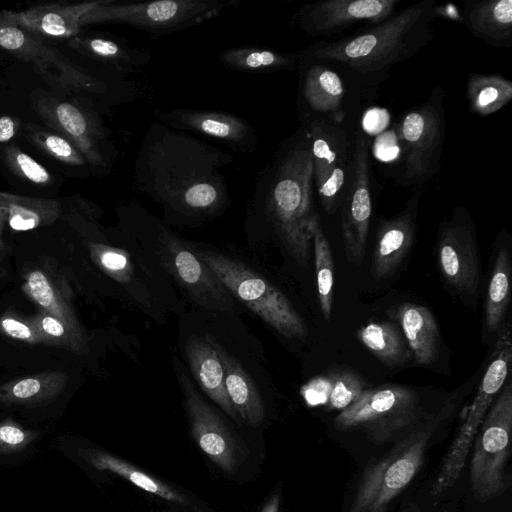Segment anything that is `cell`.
<instances>
[{
    "label": "cell",
    "instance_id": "cell-31",
    "mask_svg": "<svg viewBox=\"0 0 512 512\" xmlns=\"http://www.w3.org/2000/svg\"><path fill=\"white\" fill-rule=\"evenodd\" d=\"M62 371H45L7 382L0 386V402L4 404L32 405L57 396L67 383Z\"/></svg>",
    "mask_w": 512,
    "mask_h": 512
},
{
    "label": "cell",
    "instance_id": "cell-19",
    "mask_svg": "<svg viewBox=\"0 0 512 512\" xmlns=\"http://www.w3.org/2000/svg\"><path fill=\"white\" fill-rule=\"evenodd\" d=\"M437 247L440 271L447 282L460 292L475 294L479 260L471 229L454 215L441 226Z\"/></svg>",
    "mask_w": 512,
    "mask_h": 512
},
{
    "label": "cell",
    "instance_id": "cell-18",
    "mask_svg": "<svg viewBox=\"0 0 512 512\" xmlns=\"http://www.w3.org/2000/svg\"><path fill=\"white\" fill-rule=\"evenodd\" d=\"M298 104L304 112L314 114L310 119H322L340 124L345 118L343 101L344 81L339 73L321 61L305 58L299 53Z\"/></svg>",
    "mask_w": 512,
    "mask_h": 512
},
{
    "label": "cell",
    "instance_id": "cell-42",
    "mask_svg": "<svg viewBox=\"0 0 512 512\" xmlns=\"http://www.w3.org/2000/svg\"><path fill=\"white\" fill-rule=\"evenodd\" d=\"M0 330L7 336L29 344L44 343L30 320L7 314L0 318Z\"/></svg>",
    "mask_w": 512,
    "mask_h": 512
},
{
    "label": "cell",
    "instance_id": "cell-4",
    "mask_svg": "<svg viewBox=\"0 0 512 512\" xmlns=\"http://www.w3.org/2000/svg\"><path fill=\"white\" fill-rule=\"evenodd\" d=\"M456 396L457 393L451 395L438 414L365 467L348 512L387 511L390 503L417 475L424 463L428 442L439 423L452 411Z\"/></svg>",
    "mask_w": 512,
    "mask_h": 512
},
{
    "label": "cell",
    "instance_id": "cell-12",
    "mask_svg": "<svg viewBox=\"0 0 512 512\" xmlns=\"http://www.w3.org/2000/svg\"><path fill=\"white\" fill-rule=\"evenodd\" d=\"M159 256L162 266L200 307L231 312L233 296L191 246L158 226Z\"/></svg>",
    "mask_w": 512,
    "mask_h": 512
},
{
    "label": "cell",
    "instance_id": "cell-6",
    "mask_svg": "<svg viewBox=\"0 0 512 512\" xmlns=\"http://www.w3.org/2000/svg\"><path fill=\"white\" fill-rule=\"evenodd\" d=\"M196 253L233 297L278 333L289 339L307 336L306 324L289 299L264 277L223 254L203 250H196Z\"/></svg>",
    "mask_w": 512,
    "mask_h": 512
},
{
    "label": "cell",
    "instance_id": "cell-15",
    "mask_svg": "<svg viewBox=\"0 0 512 512\" xmlns=\"http://www.w3.org/2000/svg\"><path fill=\"white\" fill-rule=\"evenodd\" d=\"M368 144L366 135L358 129L354 141L348 190L341 213L346 257L355 265L362 263L372 214Z\"/></svg>",
    "mask_w": 512,
    "mask_h": 512
},
{
    "label": "cell",
    "instance_id": "cell-41",
    "mask_svg": "<svg viewBox=\"0 0 512 512\" xmlns=\"http://www.w3.org/2000/svg\"><path fill=\"white\" fill-rule=\"evenodd\" d=\"M35 431L26 430L11 419L0 423V455L25 449L35 438Z\"/></svg>",
    "mask_w": 512,
    "mask_h": 512
},
{
    "label": "cell",
    "instance_id": "cell-38",
    "mask_svg": "<svg viewBox=\"0 0 512 512\" xmlns=\"http://www.w3.org/2000/svg\"><path fill=\"white\" fill-rule=\"evenodd\" d=\"M3 158L12 173L33 185L48 186L52 181L44 166L15 145L4 148Z\"/></svg>",
    "mask_w": 512,
    "mask_h": 512
},
{
    "label": "cell",
    "instance_id": "cell-11",
    "mask_svg": "<svg viewBox=\"0 0 512 512\" xmlns=\"http://www.w3.org/2000/svg\"><path fill=\"white\" fill-rule=\"evenodd\" d=\"M31 103L51 129L75 145L89 166L110 171L116 150L97 116L79 104L60 100L43 91L32 93Z\"/></svg>",
    "mask_w": 512,
    "mask_h": 512
},
{
    "label": "cell",
    "instance_id": "cell-33",
    "mask_svg": "<svg viewBox=\"0 0 512 512\" xmlns=\"http://www.w3.org/2000/svg\"><path fill=\"white\" fill-rule=\"evenodd\" d=\"M359 340L384 364L396 367L411 357L402 331L389 322H371L357 332Z\"/></svg>",
    "mask_w": 512,
    "mask_h": 512
},
{
    "label": "cell",
    "instance_id": "cell-25",
    "mask_svg": "<svg viewBox=\"0 0 512 512\" xmlns=\"http://www.w3.org/2000/svg\"><path fill=\"white\" fill-rule=\"evenodd\" d=\"M394 317L415 361L428 365L435 361L439 351L440 334L430 310L424 306L404 303L393 309Z\"/></svg>",
    "mask_w": 512,
    "mask_h": 512
},
{
    "label": "cell",
    "instance_id": "cell-2",
    "mask_svg": "<svg viewBox=\"0 0 512 512\" xmlns=\"http://www.w3.org/2000/svg\"><path fill=\"white\" fill-rule=\"evenodd\" d=\"M311 143L305 127L285 139L257 175L252 210L271 227L295 261L310 258L313 211Z\"/></svg>",
    "mask_w": 512,
    "mask_h": 512
},
{
    "label": "cell",
    "instance_id": "cell-45",
    "mask_svg": "<svg viewBox=\"0 0 512 512\" xmlns=\"http://www.w3.org/2000/svg\"><path fill=\"white\" fill-rule=\"evenodd\" d=\"M7 222V216L6 213L0 209V270H1V264L5 258V256L8 253V246L2 239V231L4 224Z\"/></svg>",
    "mask_w": 512,
    "mask_h": 512
},
{
    "label": "cell",
    "instance_id": "cell-23",
    "mask_svg": "<svg viewBox=\"0 0 512 512\" xmlns=\"http://www.w3.org/2000/svg\"><path fill=\"white\" fill-rule=\"evenodd\" d=\"M462 21L476 38L496 48L512 46V0L466 1Z\"/></svg>",
    "mask_w": 512,
    "mask_h": 512
},
{
    "label": "cell",
    "instance_id": "cell-21",
    "mask_svg": "<svg viewBox=\"0 0 512 512\" xmlns=\"http://www.w3.org/2000/svg\"><path fill=\"white\" fill-rule=\"evenodd\" d=\"M420 195L421 192L417 191L405 210L381 223L372 258L371 274L374 279L391 275L410 249L415 232L414 212Z\"/></svg>",
    "mask_w": 512,
    "mask_h": 512
},
{
    "label": "cell",
    "instance_id": "cell-5",
    "mask_svg": "<svg viewBox=\"0 0 512 512\" xmlns=\"http://www.w3.org/2000/svg\"><path fill=\"white\" fill-rule=\"evenodd\" d=\"M239 3L240 0H101L82 17L80 26L120 23L160 36L201 25Z\"/></svg>",
    "mask_w": 512,
    "mask_h": 512
},
{
    "label": "cell",
    "instance_id": "cell-13",
    "mask_svg": "<svg viewBox=\"0 0 512 512\" xmlns=\"http://www.w3.org/2000/svg\"><path fill=\"white\" fill-rule=\"evenodd\" d=\"M304 127L311 143L313 184L323 208L332 213L342 202L351 173L347 137L327 120L308 119Z\"/></svg>",
    "mask_w": 512,
    "mask_h": 512
},
{
    "label": "cell",
    "instance_id": "cell-7",
    "mask_svg": "<svg viewBox=\"0 0 512 512\" xmlns=\"http://www.w3.org/2000/svg\"><path fill=\"white\" fill-rule=\"evenodd\" d=\"M512 431V385L509 381L487 410L473 441L469 483L475 498L487 501L511 483L507 470Z\"/></svg>",
    "mask_w": 512,
    "mask_h": 512
},
{
    "label": "cell",
    "instance_id": "cell-47",
    "mask_svg": "<svg viewBox=\"0 0 512 512\" xmlns=\"http://www.w3.org/2000/svg\"><path fill=\"white\" fill-rule=\"evenodd\" d=\"M400 512H422L419 506L415 503H408Z\"/></svg>",
    "mask_w": 512,
    "mask_h": 512
},
{
    "label": "cell",
    "instance_id": "cell-14",
    "mask_svg": "<svg viewBox=\"0 0 512 512\" xmlns=\"http://www.w3.org/2000/svg\"><path fill=\"white\" fill-rule=\"evenodd\" d=\"M177 377L184 394L193 438L218 467L227 473H234L244 455L241 442L201 397L181 366L177 369Z\"/></svg>",
    "mask_w": 512,
    "mask_h": 512
},
{
    "label": "cell",
    "instance_id": "cell-20",
    "mask_svg": "<svg viewBox=\"0 0 512 512\" xmlns=\"http://www.w3.org/2000/svg\"><path fill=\"white\" fill-rule=\"evenodd\" d=\"M101 0L76 4H42L24 11H1L3 17L40 37L72 38L80 32L82 17Z\"/></svg>",
    "mask_w": 512,
    "mask_h": 512
},
{
    "label": "cell",
    "instance_id": "cell-17",
    "mask_svg": "<svg viewBox=\"0 0 512 512\" xmlns=\"http://www.w3.org/2000/svg\"><path fill=\"white\" fill-rule=\"evenodd\" d=\"M153 114L170 128L219 141L235 152L250 154L257 148L255 129L245 119L225 111L177 108L154 109Z\"/></svg>",
    "mask_w": 512,
    "mask_h": 512
},
{
    "label": "cell",
    "instance_id": "cell-34",
    "mask_svg": "<svg viewBox=\"0 0 512 512\" xmlns=\"http://www.w3.org/2000/svg\"><path fill=\"white\" fill-rule=\"evenodd\" d=\"M308 230L314 249L319 305L325 320L329 321L333 301L334 265L329 242L316 212L310 218Z\"/></svg>",
    "mask_w": 512,
    "mask_h": 512
},
{
    "label": "cell",
    "instance_id": "cell-32",
    "mask_svg": "<svg viewBox=\"0 0 512 512\" xmlns=\"http://www.w3.org/2000/svg\"><path fill=\"white\" fill-rule=\"evenodd\" d=\"M466 96L472 113L488 116L512 100V82L499 74L471 73L467 78Z\"/></svg>",
    "mask_w": 512,
    "mask_h": 512
},
{
    "label": "cell",
    "instance_id": "cell-37",
    "mask_svg": "<svg viewBox=\"0 0 512 512\" xmlns=\"http://www.w3.org/2000/svg\"><path fill=\"white\" fill-rule=\"evenodd\" d=\"M45 344L61 346L76 353L88 351L87 342L77 338L59 319L40 310L29 319Z\"/></svg>",
    "mask_w": 512,
    "mask_h": 512
},
{
    "label": "cell",
    "instance_id": "cell-27",
    "mask_svg": "<svg viewBox=\"0 0 512 512\" xmlns=\"http://www.w3.org/2000/svg\"><path fill=\"white\" fill-rule=\"evenodd\" d=\"M79 455L94 468L112 472L148 493L177 505L190 506L189 498L180 490L143 472L125 460L95 449H80Z\"/></svg>",
    "mask_w": 512,
    "mask_h": 512
},
{
    "label": "cell",
    "instance_id": "cell-26",
    "mask_svg": "<svg viewBox=\"0 0 512 512\" xmlns=\"http://www.w3.org/2000/svg\"><path fill=\"white\" fill-rule=\"evenodd\" d=\"M69 45L80 54L124 75L136 73L144 68L152 57L150 50L134 47L123 40L109 37L75 36L69 40Z\"/></svg>",
    "mask_w": 512,
    "mask_h": 512
},
{
    "label": "cell",
    "instance_id": "cell-8",
    "mask_svg": "<svg viewBox=\"0 0 512 512\" xmlns=\"http://www.w3.org/2000/svg\"><path fill=\"white\" fill-rule=\"evenodd\" d=\"M420 415L419 397L413 389L389 385L365 389L333 422L340 431L361 430L373 443L383 444Z\"/></svg>",
    "mask_w": 512,
    "mask_h": 512
},
{
    "label": "cell",
    "instance_id": "cell-29",
    "mask_svg": "<svg viewBox=\"0 0 512 512\" xmlns=\"http://www.w3.org/2000/svg\"><path fill=\"white\" fill-rule=\"evenodd\" d=\"M0 209L6 213L9 226L15 231H28L50 225L62 216L56 199L28 197L0 191Z\"/></svg>",
    "mask_w": 512,
    "mask_h": 512
},
{
    "label": "cell",
    "instance_id": "cell-22",
    "mask_svg": "<svg viewBox=\"0 0 512 512\" xmlns=\"http://www.w3.org/2000/svg\"><path fill=\"white\" fill-rule=\"evenodd\" d=\"M204 339L216 350L224 371L229 400L242 421L251 426L262 423L265 410L262 397L241 363L210 333Z\"/></svg>",
    "mask_w": 512,
    "mask_h": 512
},
{
    "label": "cell",
    "instance_id": "cell-9",
    "mask_svg": "<svg viewBox=\"0 0 512 512\" xmlns=\"http://www.w3.org/2000/svg\"><path fill=\"white\" fill-rule=\"evenodd\" d=\"M0 48L22 61L52 88L60 92H85L105 95L108 85L88 70L75 64L42 37L9 21L0 13Z\"/></svg>",
    "mask_w": 512,
    "mask_h": 512
},
{
    "label": "cell",
    "instance_id": "cell-36",
    "mask_svg": "<svg viewBox=\"0 0 512 512\" xmlns=\"http://www.w3.org/2000/svg\"><path fill=\"white\" fill-rule=\"evenodd\" d=\"M26 131L28 140L54 159L75 167L88 165L82 153L63 136L33 124L27 125Z\"/></svg>",
    "mask_w": 512,
    "mask_h": 512
},
{
    "label": "cell",
    "instance_id": "cell-28",
    "mask_svg": "<svg viewBox=\"0 0 512 512\" xmlns=\"http://www.w3.org/2000/svg\"><path fill=\"white\" fill-rule=\"evenodd\" d=\"M218 58L226 68L253 74L295 71L299 63V53L260 46L228 48L219 52Z\"/></svg>",
    "mask_w": 512,
    "mask_h": 512
},
{
    "label": "cell",
    "instance_id": "cell-46",
    "mask_svg": "<svg viewBox=\"0 0 512 512\" xmlns=\"http://www.w3.org/2000/svg\"><path fill=\"white\" fill-rule=\"evenodd\" d=\"M280 507V496L274 495L262 508L261 512H279Z\"/></svg>",
    "mask_w": 512,
    "mask_h": 512
},
{
    "label": "cell",
    "instance_id": "cell-24",
    "mask_svg": "<svg viewBox=\"0 0 512 512\" xmlns=\"http://www.w3.org/2000/svg\"><path fill=\"white\" fill-rule=\"evenodd\" d=\"M184 351L191 373L200 388L232 419L238 421L225 388L223 367L213 346L204 338L191 335L185 343Z\"/></svg>",
    "mask_w": 512,
    "mask_h": 512
},
{
    "label": "cell",
    "instance_id": "cell-40",
    "mask_svg": "<svg viewBox=\"0 0 512 512\" xmlns=\"http://www.w3.org/2000/svg\"><path fill=\"white\" fill-rule=\"evenodd\" d=\"M89 248L92 259L108 275L120 283L131 282L132 266L123 251L101 243H90Z\"/></svg>",
    "mask_w": 512,
    "mask_h": 512
},
{
    "label": "cell",
    "instance_id": "cell-1",
    "mask_svg": "<svg viewBox=\"0 0 512 512\" xmlns=\"http://www.w3.org/2000/svg\"><path fill=\"white\" fill-rule=\"evenodd\" d=\"M234 162L227 151L156 120L138 149L133 188L172 216L204 220L229 206L223 170Z\"/></svg>",
    "mask_w": 512,
    "mask_h": 512
},
{
    "label": "cell",
    "instance_id": "cell-43",
    "mask_svg": "<svg viewBox=\"0 0 512 512\" xmlns=\"http://www.w3.org/2000/svg\"><path fill=\"white\" fill-rule=\"evenodd\" d=\"M332 389L329 374L311 379L301 389V394L310 407L327 406Z\"/></svg>",
    "mask_w": 512,
    "mask_h": 512
},
{
    "label": "cell",
    "instance_id": "cell-30",
    "mask_svg": "<svg viewBox=\"0 0 512 512\" xmlns=\"http://www.w3.org/2000/svg\"><path fill=\"white\" fill-rule=\"evenodd\" d=\"M22 288L42 311L59 319L77 338L87 342L69 301L64 298L45 273L40 270L30 271L25 277Z\"/></svg>",
    "mask_w": 512,
    "mask_h": 512
},
{
    "label": "cell",
    "instance_id": "cell-44",
    "mask_svg": "<svg viewBox=\"0 0 512 512\" xmlns=\"http://www.w3.org/2000/svg\"><path fill=\"white\" fill-rule=\"evenodd\" d=\"M19 120L8 115L0 116V144L9 142L16 136Z\"/></svg>",
    "mask_w": 512,
    "mask_h": 512
},
{
    "label": "cell",
    "instance_id": "cell-3",
    "mask_svg": "<svg viewBox=\"0 0 512 512\" xmlns=\"http://www.w3.org/2000/svg\"><path fill=\"white\" fill-rule=\"evenodd\" d=\"M439 8L433 0L414 3L368 29L330 42H317L301 56L334 62L362 77L384 75L427 46Z\"/></svg>",
    "mask_w": 512,
    "mask_h": 512
},
{
    "label": "cell",
    "instance_id": "cell-35",
    "mask_svg": "<svg viewBox=\"0 0 512 512\" xmlns=\"http://www.w3.org/2000/svg\"><path fill=\"white\" fill-rule=\"evenodd\" d=\"M511 263L508 249L502 246L496 256L486 299V325L498 331L510 300Z\"/></svg>",
    "mask_w": 512,
    "mask_h": 512
},
{
    "label": "cell",
    "instance_id": "cell-10",
    "mask_svg": "<svg viewBox=\"0 0 512 512\" xmlns=\"http://www.w3.org/2000/svg\"><path fill=\"white\" fill-rule=\"evenodd\" d=\"M405 177L414 183L429 180L439 168L445 117L443 92L435 88L428 100L406 112L397 127Z\"/></svg>",
    "mask_w": 512,
    "mask_h": 512
},
{
    "label": "cell",
    "instance_id": "cell-39",
    "mask_svg": "<svg viewBox=\"0 0 512 512\" xmlns=\"http://www.w3.org/2000/svg\"><path fill=\"white\" fill-rule=\"evenodd\" d=\"M332 389L327 408L343 410L355 402L366 389L365 381L355 372L335 371L329 374Z\"/></svg>",
    "mask_w": 512,
    "mask_h": 512
},
{
    "label": "cell",
    "instance_id": "cell-16",
    "mask_svg": "<svg viewBox=\"0 0 512 512\" xmlns=\"http://www.w3.org/2000/svg\"><path fill=\"white\" fill-rule=\"evenodd\" d=\"M399 0H325L303 5L293 23L310 37L331 36L361 23L374 25L394 14Z\"/></svg>",
    "mask_w": 512,
    "mask_h": 512
}]
</instances>
